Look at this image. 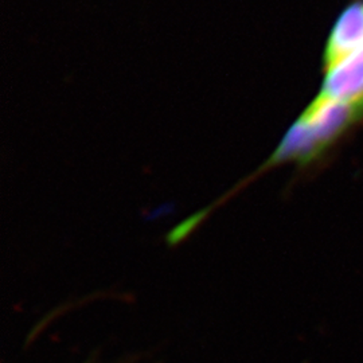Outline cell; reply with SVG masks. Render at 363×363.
Returning a JSON list of instances; mask_svg holds the SVG:
<instances>
[{
  "instance_id": "6da1fadb",
  "label": "cell",
  "mask_w": 363,
  "mask_h": 363,
  "mask_svg": "<svg viewBox=\"0 0 363 363\" xmlns=\"http://www.w3.org/2000/svg\"><path fill=\"white\" fill-rule=\"evenodd\" d=\"M318 99L363 117V0L349 3L325 39Z\"/></svg>"
}]
</instances>
